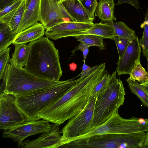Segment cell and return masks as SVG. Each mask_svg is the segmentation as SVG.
Instances as JSON below:
<instances>
[{"label": "cell", "instance_id": "cell-1", "mask_svg": "<svg viewBox=\"0 0 148 148\" xmlns=\"http://www.w3.org/2000/svg\"><path fill=\"white\" fill-rule=\"evenodd\" d=\"M106 67L103 63L92 67L88 73L80 77L76 83L63 96L38 112L37 115L39 119L60 125L82 111L92 91L102 78Z\"/></svg>", "mask_w": 148, "mask_h": 148}, {"label": "cell", "instance_id": "cell-2", "mask_svg": "<svg viewBox=\"0 0 148 148\" xmlns=\"http://www.w3.org/2000/svg\"><path fill=\"white\" fill-rule=\"evenodd\" d=\"M28 44L30 53L24 68L39 77L59 81L62 71L58 50L53 42L47 37H43Z\"/></svg>", "mask_w": 148, "mask_h": 148}, {"label": "cell", "instance_id": "cell-3", "mask_svg": "<svg viewBox=\"0 0 148 148\" xmlns=\"http://www.w3.org/2000/svg\"><path fill=\"white\" fill-rule=\"evenodd\" d=\"M78 80L68 79L47 88L15 96V103L27 121L40 120L37 113L61 97Z\"/></svg>", "mask_w": 148, "mask_h": 148}, {"label": "cell", "instance_id": "cell-4", "mask_svg": "<svg viewBox=\"0 0 148 148\" xmlns=\"http://www.w3.org/2000/svg\"><path fill=\"white\" fill-rule=\"evenodd\" d=\"M0 87L3 93L15 96L47 88L62 83L42 78L33 74L23 68L14 67L8 64L5 68Z\"/></svg>", "mask_w": 148, "mask_h": 148}, {"label": "cell", "instance_id": "cell-5", "mask_svg": "<svg viewBox=\"0 0 148 148\" xmlns=\"http://www.w3.org/2000/svg\"><path fill=\"white\" fill-rule=\"evenodd\" d=\"M143 142V136L141 132L106 134L72 140L63 145L60 147L140 148Z\"/></svg>", "mask_w": 148, "mask_h": 148}, {"label": "cell", "instance_id": "cell-6", "mask_svg": "<svg viewBox=\"0 0 148 148\" xmlns=\"http://www.w3.org/2000/svg\"><path fill=\"white\" fill-rule=\"evenodd\" d=\"M125 92L122 82L116 77L97 97L93 113V127L104 123L122 105Z\"/></svg>", "mask_w": 148, "mask_h": 148}, {"label": "cell", "instance_id": "cell-7", "mask_svg": "<svg viewBox=\"0 0 148 148\" xmlns=\"http://www.w3.org/2000/svg\"><path fill=\"white\" fill-rule=\"evenodd\" d=\"M147 131L148 124L143 122L142 118L133 116L129 119H124L119 115L118 110L103 123L71 141L103 134H131Z\"/></svg>", "mask_w": 148, "mask_h": 148}, {"label": "cell", "instance_id": "cell-8", "mask_svg": "<svg viewBox=\"0 0 148 148\" xmlns=\"http://www.w3.org/2000/svg\"><path fill=\"white\" fill-rule=\"evenodd\" d=\"M97 97L91 96L84 109L69 119L62 128L61 144L59 147L93 129V113Z\"/></svg>", "mask_w": 148, "mask_h": 148}, {"label": "cell", "instance_id": "cell-9", "mask_svg": "<svg viewBox=\"0 0 148 148\" xmlns=\"http://www.w3.org/2000/svg\"><path fill=\"white\" fill-rule=\"evenodd\" d=\"M16 97L3 93L0 94V129H8L27 121L24 115L16 105Z\"/></svg>", "mask_w": 148, "mask_h": 148}, {"label": "cell", "instance_id": "cell-10", "mask_svg": "<svg viewBox=\"0 0 148 148\" xmlns=\"http://www.w3.org/2000/svg\"><path fill=\"white\" fill-rule=\"evenodd\" d=\"M49 122L42 119L26 121L8 129L3 130L2 136L11 138L16 142L18 147L21 145L26 138L49 130L51 127Z\"/></svg>", "mask_w": 148, "mask_h": 148}, {"label": "cell", "instance_id": "cell-11", "mask_svg": "<svg viewBox=\"0 0 148 148\" xmlns=\"http://www.w3.org/2000/svg\"><path fill=\"white\" fill-rule=\"evenodd\" d=\"M59 0H41L39 21L47 29L65 21H71Z\"/></svg>", "mask_w": 148, "mask_h": 148}, {"label": "cell", "instance_id": "cell-12", "mask_svg": "<svg viewBox=\"0 0 148 148\" xmlns=\"http://www.w3.org/2000/svg\"><path fill=\"white\" fill-rule=\"evenodd\" d=\"M95 23L75 21H65L59 23L47 29L45 35L49 39L56 40L59 38L72 37L78 32L85 31L93 27Z\"/></svg>", "mask_w": 148, "mask_h": 148}, {"label": "cell", "instance_id": "cell-13", "mask_svg": "<svg viewBox=\"0 0 148 148\" xmlns=\"http://www.w3.org/2000/svg\"><path fill=\"white\" fill-rule=\"evenodd\" d=\"M60 125H51L50 129L42 133L37 138L23 141L22 148H56L61 144L62 135Z\"/></svg>", "mask_w": 148, "mask_h": 148}, {"label": "cell", "instance_id": "cell-14", "mask_svg": "<svg viewBox=\"0 0 148 148\" xmlns=\"http://www.w3.org/2000/svg\"><path fill=\"white\" fill-rule=\"evenodd\" d=\"M141 49L139 40L136 36L130 41L123 56L117 63L116 71L118 75L128 74L140 61Z\"/></svg>", "mask_w": 148, "mask_h": 148}, {"label": "cell", "instance_id": "cell-15", "mask_svg": "<svg viewBox=\"0 0 148 148\" xmlns=\"http://www.w3.org/2000/svg\"><path fill=\"white\" fill-rule=\"evenodd\" d=\"M40 3L41 0H25L24 14L17 34L38 23Z\"/></svg>", "mask_w": 148, "mask_h": 148}, {"label": "cell", "instance_id": "cell-16", "mask_svg": "<svg viewBox=\"0 0 148 148\" xmlns=\"http://www.w3.org/2000/svg\"><path fill=\"white\" fill-rule=\"evenodd\" d=\"M65 10L73 21L92 23L91 18L80 0L60 1Z\"/></svg>", "mask_w": 148, "mask_h": 148}, {"label": "cell", "instance_id": "cell-17", "mask_svg": "<svg viewBox=\"0 0 148 148\" xmlns=\"http://www.w3.org/2000/svg\"><path fill=\"white\" fill-rule=\"evenodd\" d=\"M45 29L42 24L38 23L18 33L12 44L27 43L36 40L43 37Z\"/></svg>", "mask_w": 148, "mask_h": 148}, {"label": "cell", "instance_id": "cell-18", "mask_svg": "<svg viewBox=\"0 0 148 148\" xmlns=\"http://www.w3.org/2000/svg\"><path fill=\"white\" fill-rule=\"evenodd\" d=\"M114 0H99L95 12V15L104 23H111L116 20L114 13Z\"/></svg>", "mask_w": 148, "mask_h": 148}, {"label": "cell", "instance_id": "cell-19", "mask_svg": "<svg viewBox=\"0 0 148 148\" xmlns=\"http://www.w3.org/2000/svg\"><path fill=\"white\" fill-rule=\"evenodd\" d=\"M85 35L97 36L103 38L113 40L115 36L112 24L102 22L95 23L92 27L85 31L77 33L73 36Z\"/></svg>", "mask_w": 148, "mask_h": 148}, {"label": "cell", "instance_id": "cell-20", "mask_svg": "<svg viewBox=\"0 0 148 148\" xmlns=\"http://www.w3.org/2000/svg\"><path fill=\"white\" fill-rule=\"evenodd\" d=\"M25 6V0H23L18 7L0 17V22L7 24L16 32L23 18Z\"/></svg>", "mask_w": 148, "mask_h": 148}, {"label": "cell", "instance_id": "cell-21", "mask_svg": "<svg viewBox=\"0 0 148 148\" xmlns=\"http://www.w3.org/2000/svg\"><path fill=\"white\" fill-rule=\"evenodd\" d=\"M14 44V51L9 61L10 64L13 66L23 68L27 65L30 53V47L29 44Z\"/></svg>", "mask_w": 148, "mask_h": 148}, {"label": "cell", "instance_id": "cell-22", "mask_svg": "<svg viewBox=\"0 0 148 148\" xmlns=\"http://www.w3.org/2000/svg\"><path fill=\"white\" fill-rule=\"evenodd\" d=\"M17 34L8 25L0 22V52L12 43Z\"/></svg>", "mask_w": 148, "mask_h": 148}, {"label": "cell", "instance_id": "cell-23", "mask_svg": "<svg viewBox=\"0 0 148 148\" xmlns=\"http://www.w3.org/2000/svg\"><path fill=\"white\" fill-rule=\"evenodd\" d=\"M126 81L132 93L140 99L142 105L148 108V96L140 84L129 77L127 79Z\"/></svg>", "mask_w": 148, "mask_h": 148}, {"label": "cell", "instance_id": "cell-24", "mask_svg": "<svg viewBox=\"0 0 148 148\" xmlns=\"http://www.w3.org/2000/svg\"><path fill=\"white\" fill-rule=\"evenodd\" d=\"M116 71L111 74L106 70L102 78L92 91L91 96L97 97L100 94L103 92L112 80L116 76Z\"/></svg>", "mask_w": 148, "mask_h": 148}, {"label": "cell", "instance_id": "cell-25", "mask_svg": "<svg viewBox=\"0 0 148 148\" xmlns=\"http://www.w3.org/2000/svg\"><path fill=\"white\" fill-rule=\"evenodd\" d=\"M77 41L88 45L90 47L95 46L99 47L101 50L105 49L103 38L101 36L91 35L75 36Z\"/></svg>", "mask_w": 148, "mask_h": 148}, {"label": "cell", "instance_id": "cell-26", "mask_svg": "<svg viewBox=\"0 0 148 148\" xmlns=\"http://www.w3.org/2000/svg\"><path fill=\"white\" fill-rule=\"evenodd\" d=\"M111 23L113 26L115 36L129 38L136 36L134 30L130 28L123 21L113 22Z\"/></svg>", "mask_w": 148, "mask_h": 148}, {"label": "cell", "instance_id": "cell-27", "mask_svg": "<svg viewBox=\"0 0 148 148\" xmlns=\"http://www.w3.org/2000/svg\"><path fill=\"white\" fill-rule=\"evenodd\" d=\"M129 74L130 78L140 83L148 81V73L141 65L140 61L137 63Z\"/></svg>", "mask_w": 148, "mask_h": 148}, {"label": "cell", "instance_id": "cell-28", "mask_svg": "<svg viewBox=\"0 0 148 148\" xmlns=\"http://www.w3.org/2000/svg\"><path fill=\"white\" fill-rule=\"evenodd\" d=\"M135 36L129 38L117 36L114 37L113 40L116 45L119 59L121 58L123 56L130 41Z\"/></svg>", "mask_w": 148, "mask_h": 148}, {"label": "cell", "instance_id": "cell-29", "mask_svg": "<svg viewBox=\"0 0 148 148\" xmlns=\"http://www.w3.org/2000/svg\"><path fill=\"white\" fill-rule=\"evenodd\" d=\"M11 48L7 49L0 52V79H2L5 68L10 58V53Z\"/></svg>", "mask_w": 148, "mask_h": 148}, {"label": "cell", "instance_id": "cell-30", "mask_svg": "<svg viewBox=\"0 0 148 148\" xmlns=\"http://www.w3.org/2000/svg\"><path fill=\"white\" fill-rule=\"evenodd\" d=\"M143 28V36L139 40V42L143 55L147 60L148 59V25H145Z\"/></svg>", "mask_w": 148, "mask_h": 148}, {"label": "cell", "instance_id": "cell-31", "mask_svg": "<svg viewBox=\"0 0 148 148\" xmlns=\"http://www.w3.org/2000/svg\"><path fill=\"white\" fill-rule=\"evenodd\" d=\"M91 18L94 21V15L97 6V0H80Z\"/></svg>", "mask_w": 148, "mask_h": 148}, {"label": "cell", "instance_id": "cell-32", "mask_svg": "<svg viewBox=\"0 0 148 148\" xmlns=\"http://www.w3.org/2000/svg\"><path fill=\"white\" fill-rule=\"evenodd\" d=\"M23 0H16L0 9V17L1 16L18 7Z\"/></svg>", "mask_w": 148, "mask_h": 148}, {"label": "cell", "instance_id": "cell-33", "mask_svg": "<svg viewBox=\"0 0 148 148\" xmlns=\"http://www.w3.org/2000/svg\"><path fill=\"white\" fill-rule=\"evenodd\" d=\"M90 46L85 43H80L72 51V53L74 54L75 51L79 50L81 51L83 54L84 61L85 62L87 56L89 52V48Z\"/></svg>", "mask_w": 148, "mask_h": 148}, {"label": "cell", "instance_id": "cell-34", "mask_svg": "<svg viewBox=\"0 0 148 148\" xmlns=\"http://www.w3.org/2000/svg\"><path fill=\"white\" fill-rule=\"evenodd\" d=\"M127 3L134 7L138 10L140 8L138 0H118L116 5Z\"/></svg>", "mask_w": 148, "mask_h": 148}, {"label": "cell", "instance_id": "cell-35", "mask_svg": "<svg viewBox=\"0 0 148 148\" xmlns=\"http://www.w3.org/2000/svg\"><path fill=\"white\" fill-rule=\"evenodd\" d=\"M92 67L86 65L85 62L84 61L82 67V71L81 73L77 77L80 76V77H83L88 73L91 69Z\"/></svg>", "mask_w": 148, "mask_h": 148}, {"label": "cell", "instance_id": "cell-36", "mask_svg": "<svg viewBox=\"0 0 148 148\" xmlns=\"http://www.w3.org/2000/svg\"><path fill=\"white\" fill-rule=\"evenodd\" d=\"M16 0H0V9Z\"/></svg>", "mask_w": 148, "mask_h": 148}, {"label": "cell", "instance_id": "cell-37", "mask_svg": "<svg viewBox=\"0 0 148 148\" xmlns=\"http://www.w3.org/2000/svg\"><path fill=\"white\" fill-rule=\"evenodd\" d=\"M140 84L144 91L148 96V81Z\"/></svg>", "mask_w": 148, "mask_h": 148}, {"label": "cell", "instance_id": "cell-38", "mask_svg": "<svg viewBox=\"0 0 148 148\" xmlns=\"http://www.w3.org/2000/svg\"><path fill=\"white\" fill-rule=\"evenodd\" d=\"M148 25V8L147 9V13L145 16V19L143 22L140 25V27L143 28L145 25Z\"/></svg>", "mask_w": 148, "mask_h": 148}, {"label": "cell", "instance_id": "cell-39", "mask_svg": "<svg viewBox=\"0 0 148 148\" xmlns=\"http://www.w3.org/2000/svg\"><path fill=\"white\" fill-rule=\"evenodd\" d=\"M69 65L70 70L72 71H75L77 67V65L74 62H73L70 64Z\"/></svg>", "mask_w": 148, "mask_h": 148}, {"label": "cell", "instance_id": "cell-40", "mask_svg": "<svg viewBox=\"0 0 148 148\" xmlns=\"http://www.w3.org/2000/svg\"><path fill=\"white\" fill-rule=\"evenodd\" d=\"M147 60V73H148V59Z\"/></svg>", "mask_w": 148, "mask_h": 148}, {"label": "cell", "instance_id": "cell-41", "mask_svg": "<svg viewBox=\"0 0 148 148\" xmlns=\"http://www.w3.org/2000/svg\"><path fill=\"white\" fill-rule=\"evenodd\" d=\"M59 1H61V0H59Z\"/></svg>", "mask_w": 148, "mask_h": 148}]
</instances>
